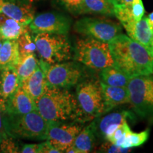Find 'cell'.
<instances>
[{
	"instance_id": "1",
	"label": "cell",
	"mask_w": 153,
	"mask_h": 153,
	"mask_svg": "<svg viewBox=\"0 0 153 153\" xmlns=\"http://www.w3.org/2000/svg\"><path fill=\"white\" fill-rule=\"evenodd\" d=\"M108 44L114 65L129 77L153 74V56L142 45L123 33Z\"/></svg>"
},
{
	"instance_id": "2",
	"label": "cell",
	"mask_w": 153,
	"mask_h": 153,
	"mask_svg": "<svg viewBox=\"0 0 153 153\" xmlns=\"http://www.w3.org/2000/svg\"><path fill=\"white\" fill-rule=\"evenodd\" d=\"M36 104L38 113L48 122H78L75 95L68 89L51 87L46 84L43 94Z\"/></svg>"
},
{
	"instance_id": "3",
	"label": "cell",
	"mask_w": 153,
	"mask_h": 153,
	"mask_svg": "<svg viewBox=\"0 0 153 153\" xmlns=\"http://www.w3.org/2000/svg\"><path fill=\"white\" fill-rule=\"evenodd\" d=\"M4 126L7 135L14 139L46 140L48 121L37 110L26 114H13L6 111Z\"/></svg>"
},
{
	"instance_id": "4",
	"label": "cell",
	"mask_w": 153,
	"mask_h": 153,
	"mask_svg": "<svg viewBox=\"0 0 153 153\" xmlns=\"http://www.w3.org/2000/svg\"><path fill=\"white\" fill-rule=\"evenodd\" d=\"M75 98L79 123H84L106 114L100 80L80 81L76 85Z\"/></svg>"
},
{
	"instance_id": "5",
	"label": "cell",
	"mask_w": 153,
	"mask_h": 153,
	"mask_svg": "<svg viewBox=\"0 0 153 153\" xmlns=\"http://www.w3.org/2000/svg\"><path fill=\"white\" fill-rule=\"evenodd\" d=\"M74 53V60L96 71L114 65L109 44L94 38L76 40Z\"/></svg>"
},
{
	"instance_id": "6",
	"label": "cell",
	"mask_w": 153,
	"mask_h": 153,
	"mask_svg": "<svg viewBox=\"0 0 153 153\" xmlns=\"http://www.w3.org/2000/svg\"><path fill=\"white\" fill-rule=\"evenodd\" d=\"M33 40L41 60L48 64L65 62L72 58V46L65 34L38 33Z\"/></svg>"
},
{
	"instance_id": "7",
	"label": "cell",
	"mask_w": 153,
	"mask_h": 153,
	"mask_svg": "<svg viewBox=\"0 0 153 153\" xmlns=\"http://www.w3.org/2000/svg\"><path fill=\"white\" fill-rule=\"evenodd\" d=\"M129 103L141 118L153 121V74L131 77L127 85Z\"/></svg>"
},
{
	"instance_id": "8",
	"label": "cell",
	"mask_w": 153,
	"mask_h": 153,
	"mask_svg": "<svg viewBox=\"0 0 153 153\" xmlns=\"http://www.w3.org/2000/svg\"><path fill=\"white\" fill-rule=\"evenodd\" d=\"M74 30L85 37H91L106 43H109L116 36L121 33L122 30L120 25L112 21L91 17L76 21Z\"/></svg>"
},
{
	"instance_id": "9",
	"label": "cell",
	"mask_w": 153,
	"mask_h": 153,
	"mask_svg": "<svg viewBox=\"0 0 153 153\" xmlns=\"http://www.w3.org/2000/svg\"><path fill=\"white\" fill-rule=\"evenodd\" d=\"M48 85L62 89L76 86L82 80V71L76 63L62 62L48 65L45 72Z\"/></svg>"
},
{
	"instance_id": "10",
	"label": "cell",
	"mask_w": 153,
	"mask_h": 153,
	"mask_svg": "<svg viewBox=\"0 0 153 153\" xmlns=\"http://www.w3.org/2000/svg\"><path fill=\"white\" fill-rule=\"evenodd\" d=\"M82 128V123L79 122L49 121L46 140L60 152H65Z\"/></svg>"
},
{
	"instance_id": "11",
	"label": "cell",
	"mask_w": 153,
	"mask_h": 153,
	"mask_svg": "<svg viewBox=\"0 0 153 153\" xmlns=\"http://www.w3.org/2000/svg\"><path fill=\"white\" fill-rule=\"evenodd\" d=\"M71 20L65 15L55 12H48L34 17L28 24L33 33H48L67 34L70 30Z\"/></svg>"
},
{
	"instance_id": "12",
	"label": "cell",
	"mask_w": 153,
	"mask_h": 153,
	"mask_svg": "<svg viewBox=\"0 0 153 153\" xmlns=\"http://www.w3.org/2000/svg\"><path fill=\"white\" fill-rule=\"evenodd\" d=\"M0 14L28 25L34 18L35 10L28 0H0Z\"/></svg>"
},
{
	"instance_id": "13",
	"label": "cell",
	"mask_w": 153,
	"mask_h": 153,
	"mask_svg": "<svg viewBox=\"0 0 153 153\" xmlns=\"http://www.w3.org/2000/svg\"><path fill=\"white\" fill-rule=\"evenodd\" d=\"M134 118L133 114L128 111L112 112L104 116H99L92 120L94 124L97 137L104 140H107L108 137L113 133L120 125L128 119Z\"/></svg>"
},
{
	"instance_id": "14",
	"label": "cell",
	"mask_w": 153,
	"mask_h": 153,
	"mask_svg": "<svg viewBox=\"0 0 153 153\" xmlns=\"http://www.w3.org/2000/svg\"><path fill=\"white\" fill-rule=\"evenodd\" d=\"M123 26L129 38L142 45L153 56V30L149 25L148 17L143 16L138 22L129 23Z\"/></svg>"
},
{
	"instance_id": "15",
	"label": "cell",
	"mask_w": 153,
	"mask_h": 153,
	"mask_svg": "<svg viewBox=\"0 0 153 153\" xmlns=\"http://www.w3.org/2000/svg\"><path fill=\"white\" fill-rule=\"evenodd\" d=\"M6 111L13 114H26L37 110L36 102L19 86L17 90L5 101Z\"/></svg>"
},
{
	"instance_id": "16",
	"label": "cell",
	"mask_w": 153,
	"mask_h": 153,
	"mask_svg": "<svg viewBox=\"0 0 153 153\" xmlns=\"http://www.w3.org/2000/svg\"><path fill=\"white\" fill-rule=\"evenodd\" d=\"M20 86L35 102L37 101L43 94L46 86L45 71L39 64L33 74L24 79Z\"/></svg>"
},
{
	"instance_id": "17",
	"label": "cell",
	"mask_w": 153,
	"mask_h": 153,
	"mask_svg": "<svg viewBox=\"0 0 153 153\" xmlns=\"http://www.w3.org/2000/svg\"><path fill=\"white\" fill-rule=\"evenodd\" d=\"M101 87L105 104V113L110 111L119 105L129 103L127 87H111L101 83Z\"/></svg>"
},
{
	"instance_id": "18",
	"label": "cell",
	"mask_w": 153,
	"mask_h": 153,
	"mask_svg": "<svg viewBox=\"0 0 153 153\" xmlns=\"http://www.w3.org/2000/svg\"><path fill=\"white\" fill-rule=\"evenodd\" d=\"M21 83L14 68L0 70V95L4 100H7L17 90Z\"/></svg>"
},
{
	"instance_id": "19",
	"label": "cell",
	"mask_w": 153,
	"mask_h": 153,
	"mask_svg": "<svg viewBox=\"0 0 153 153\" xmlns=\"http://www.w3.org/2000/svg\"><path fill=\"white\" fill-rule=\"evenodd\" d=\"M20 60L16 40H4L0 48V70L14 68Z\"/></svg>"
},
{
	"instance_id": "20",
	"label": "cell",
	"mask_w": 153,
	"mask_h": 153,
	"mask_svg": "<svg viewBox=\"0 0 153 153\" xmlns=\"http://www.w3.org/2000/svg\"><path fill=\"white\" fill-rule=\"evenodd\" d=\"M96 138L97 135L92 120L90 124L83 128L76 135L72 146L77 150L78 153L90 152L95 146Z\"/></svg>"
},
{
	"instance_id": "21",
	"label": "cell",
	"mask_w": 153,
	"mask_h": 153,
	"mask_svg": "<svg viewBox=\"0 0 153 153\" xmlns=\"http://www.w3.org/2000/svg\"><path fill=\"white\" fill-rule=\"evenodd\" d=\"M85 14L114 16V5L108 0H83L77 15Z\"/></svg>"
},
{
	"instance_id": "22",
	"label": "cell",
	"mask_w": 153,
	"mask_h": 153,
	"mask_svg": "<svg viewBox=\"0 0 153 153\" xmlns=\"http://www.w3.org/2000/svg\"><path fill=\"white\" fill-rule=\"evenodd\" d=\"M128 76L115 65L107 67L100 70V82L111 87H127Z\"/></svg>"
},
{
	"instance_id": "23",
	"label": "cell",
	"mask_w": 153,
	"mask_h": 153,
	"mask_svg": "<svg viewBox=\"0 0 153 153\" xmlns=\"http://www.w3.org/2000/svg\"><path fill=\"white\" fill-rule=\"evenodd\" d=\"M28 25L7 17L0 24V38L4 40H16L24 31Z\"/></svg>"
},
{
	"instance_id": "24",
	"label": "cell",
	"mask_w": 153,
	"mask_h": 153,
	"mask_svg": "<svg viewBox=\"0 0 153 153\" xmlns=\"http://www.w3.org/2000/svg\"><path fill=\"white\" fill-rule=\"evenodd\" d=\"M38 65V60L36 58L35 53L20 57L19 62L14 68L18 74L20 83L33 74Z\"/></svg>"
},
{
	"instance_id": "25",
	"label": "cell",
	"mask_w": 153,
	"mask_h": 153,
	"mask_svg": "<svg viewBox=\"0 0 153 153\" xmlns=\"http://www.w3.org/2000/svg\"><path fill=\"white\" fill-rule=\"evenodd\" d=\"M28 26L25 28L22 35L16 39L20 57L33 54L36 51V43L34 42L33 37H32L30 35V30Z\"/></svg>"
},
{
	"instance_id": "26",
	"label": "cell",
	"mask_w": 153,
	"mask_h": 153,
	"mask_svg": "<svg viewBox=\"0 0 153 153\" xmlns=\"http://www.w3.org/2000/svg\"><path fill=\"white\" fill-rule=\"evenodd\" d=\"M150 136V129H146L140 133H133L130 131L126 136L123 148H132L139 147L148 140Z\"/></svg>"
},
{
	"instance_id": "27",
	"label": "cell",
	"mask_w": 153,
	"mask_h": 153,
	"mask_svg": "<svg viewBox=\"0 0 153 153\" xmlns=\"http://www.w3.org/2000/svg\"><path fill=\"white\" fill-rule=\"evenodd\" d=\"M130 131H131V130L127 121L124 122L113 132V133L108 137L106 141H109L118 146L123 148L126 136Z\"/></svg>"
},
{
	"instance_id": "28",
	"label": "cell",
	"mask_w": 153,
	"mask_h": 153,
	"mask_svg": "<svg viewBox=\"0 0 153 153\" xmlns=\"http://www.w3.org/2000/svg\"><path fill=\"white\" fill-rule=\"evenodd\" d=\"M19 150L20 149L13 137L8 136L0 140V152H19Z\"/></svg>"
},
{
	"instance_id": "29",
	"label": "cell",
	"mask_w": 153,
	"mask_h": 153,
	"mask_svg": "<svg viewBox=\"0 0 153 153\" xmlns=\"http://www.w3.org/2000/svg\"><path fill=\"white\" fill-rule=\"evenodd\" d=\"M131 151V148H124L122 147L114 144V143L106 141L103 143L99 149V152H109V153H123L129 152Z\"/></svg>"
},
{
	"instance_id": "30",
	"label": "cell",
	"mask_w": 153,
	"mask_h": 153,
	"mask_svg": "<svg viewBox=\"0 0 153 153\" xmlns=\"http://www.w3.org/2000/svg\"><path fill=\"white\" fill-rule=\"evenodd\" d=\"M131 8L133 17L135 22H138L144 16L145 8L142 0H133Z\"/></svg>"
},
{
	"instance_id": "31",
	"label": "cell",
	"mask_w": 153,
	"mask_h": 153,
	"mask_svg": "<svg viewBox=\"0 0 153 153\" xmlns=\"http://www.w3.org/2000/svg\"><path fill=\"white\" fill-rule=\"evenodd\" d=\"M6 112L5 100L0 98V140L8 137L4 126V115Z\"/></svg>"
},
{
	"instance_id": "32",
	"label": "cell",
	"mask_w": 153,
	"mask_h": 153,
	"mask_svg": "<svg viewBox=\"0 0 153 153\" xmlns=\"http://www.w3.org/2000/svg\"><path fill=\"white\" fill-rule=\"evenodd\" d=\"M66 9L74 15H77L78 10L83 0H58Z\"/></svg>"
},
{
	"instance_id": "33",
	"label": "cell",
	"mask_w": 153,
	"mask_h": 153,
	"mask_svg": "<svg viewBox=\"0 0 153 153\" xmlns=\"http://www.w3.org/2000/svg\"><path fill=\"white\" fill-rule=\"evenodd\" d=\"M60 153L57 149H56L46 140L45 142L40 143L39 153Z\"/></svg>"
},
{
	"instance_id": "34",
	"label": "cell",
	"mask_w": 153,
	"mask_h": 153,
	"mask_svg": "<svg viewBox=\"0 0 153 153\" xmlns=\"http://www.w3.org/2000/svg\"><path fill=\"white\" fill-rule=\"evenodd\" d=\"M40 144H26L19 150L23 153H39Z\"/></svg>"
},
{
	"instance_id": "35",
	"label": "cell",
	"mask_w": 153,
	"mask_h": 153,
	"mask_svg": "<svg viewBox=\"0 0 153 153\" xmlns=\"http://www.w3.org/2000/svg\"><path fill=\"white\" fill-rule=\"evenodd\" d=\"M111 3L114 5V7L116 6H127L131 4L133 0H108Z\"/></svg>"
},
{
	"instance_id": "36",
	"label": "cell",
	"mask_w": 153,
	"mask_h": 153,
	"mask_svg": "<svg viewBox=\"0 0 153 153\" xmlns=\"http://www.w3.org/2000/svg\"><path fill=\"white\" fill-rule=\"evenodd\" d=\"M148 21L149 25H150L151 28L153 30V12L149 14V16L148 17Z\"/></svg>"
},
{
	"instance_id": "37",
	"label": "cell",
	"mask_w": 153,
	"mask_h": 153,
	"mask_svg": "<svg viewBox=\"0 0 153 153\" xmlns=\"http://www.w3.org/2000/svg\"><path fill=\"white\" fill-rule=\"evenodd\" d=\"M28 1H29V2L32 3V2H34V1H41V0H28Z\"/></svg>"
},
{
	"instance_id": "38",
	"label": "cell",
	"mask_w": 153,
	"mask_h": 153,
	"mask_svg": "<svg viewBox=\"0 0 153 153\" xmlns=\"http://www.w3.org/2000/svg\"><path fill=\"white\" fill-rule=\"evenodd\" d=\"M2 41H3V40H2V39H1V38H0V48H1V45H2V43H3V42H2Z\"/></svg>"
},
{
	"instance_id": "39",
	"label": "cell",
	"mask_w": 153,
	"mask_h": 153,
	"mask_svg": "<svg viewBox=\"0 0 153 153\" xmlns=\"http://www.w3.org/2000/svg\"><path fill=\"white\" fill-rule=\"evenodd\" d=\"M0 98H1V95H0Z\"/></svg>"
}]
</instances>
